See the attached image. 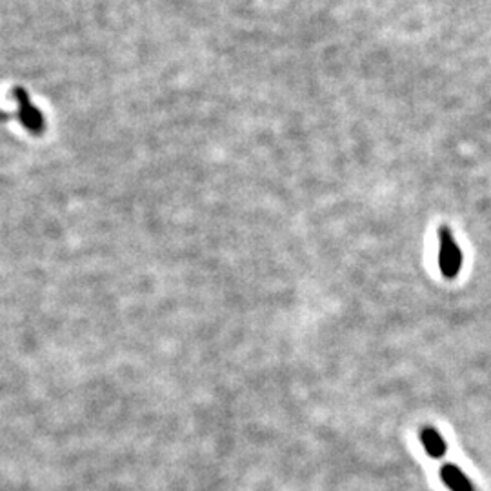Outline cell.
<instances>
[{
	"mask_svg": "<svg viewBox=\"0 0 491 491\" xmlns=\"http://www.w3.org/2000/svg\"><path fill=\"white\" fill-rule=\"evenodd\" d=\"M438 268L446 279H455L462 268V251L448 227L438 229Z\"/></svg>",
	"mask_w": 491,
	"mask_h": 491,
	"instance_id": "obj_1",
	"label": "cell"
},
{
	"mask_svg": "<svg viewBox=\"0 0 491 491\" xmlns=\"http://www.w3.org/2000/svg\"><path fill=\"white\" fill-rule=\"evenodd\" d=\"M13 97L16 101V116H18V122L22 126L26 127L27 131L33 133V135H38V133L44 131V116L42 113L35 108L29 97H27L26 90L22 88H15L13 90Z\"/></svg>",
	"mask_w": 491,
	"mask_h": 491,
	"instance_id": "obj_2",
	"label": "cell"
},
{
	"mask_svg": "<svg viewBox=\"0 0 491 491\" xmlns=\"http://www.w3.org/2000/svg\"><path fill=\"white\" fill-rule=\"evenodd\" d=\"M440 479L449 491H475V486L464 475V471L455 464H444L440 468Z\"/></svg>",
	"mask_w": 491,
	"mask_h": 491,
	"instance_id": "obj_3",
	"label": "cell"
},
{
	"mask_svg": "<svg viewBox=\"0 0 491 491\" xmlns=\"http://www.w3.org/2000/svg\"><path fill=\"white\" fill-rule=\"evenodd\" d=\"M420 444L431 459H442L446 455V442L433 426H424L420 429Z\"/></svg>",
	"mask_w": 491,
	"mask_h": 491,
	"instance_id": "obj_4",
	"label": "cell"
}]
</instances>
